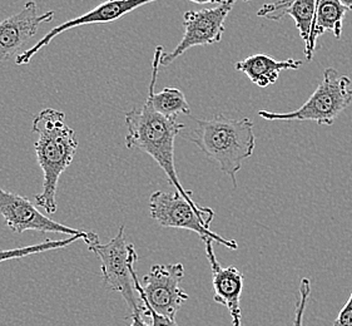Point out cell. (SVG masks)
I'll return each instance as SVG.
<instances>
[{
  "label": "cell",
  "mask_w": 352,
  "mask_h": 326,
  "mask_svg": "<svg viewBox=\"0 0 352 326\" xmlns=\"http://www.w3.org/2000/svg\"><path fill=\"white\" fill-rule=\"evenodd\" d=\"M33 132L38 135L34 149L43 171V191L34 199L36 206L44 211L56 213L58 182L77 153V135L65 123V114L53 108H45L36 114Z\"/></svg>",
  "instance_id": "cell-1"
},
{
  "label": "cell",
  "mask_w": 352,
  "mask_h": 326,
  "mask_svg": "<svg viewBox=\"0 0 352 326\" xmlns=\"http://www.w3.org/2000/svg\"><path fill=\"white\" fill-rule=\"evenodd\" d=\"M208 160L219 163V170L237 187V173L243 162L252 157L256 147L254 122L233 120L219 113L212 120H196V127L187 135Z\"/></svg>",
  "instance_id": "cell-2"
},
{
  "label": "cell",
  "mask_w": 352,
  "mask_h": 326,
  "mask_svg": "<svg viewBox=\"0 0 352 326\" xmlns=\"http://www.w3.org/2000/svg\"><path fill=\"white\" fill-rule=\"evenodd\" d=\"M126 146L129 149H140L152 157L164 171L176 191L179 192L190 205L197 204L192 199V192L186 190L177 175L175 166V141L184 129V123L177 118H169L158 113L148 100L141 108H133L126 113Z\"/></svg>",
  "instance_id": "cell-3"
},
{
  "label": "cell",
  "mask_w": 352,
  "mask_h": 326,
  "mask_svg": "<svg viewBox=\"0 0 352 326\" xmlns=\"http://www.w3.org/2000/svg\"><path fill=\"white\" fill-rule=\"evenodd\" d=\"M350 85L351 79L347 76H341L335 68H327L316 91L302 107L285 113L260 111L258 116L267 121H312L331 126L352 103Z\"/></svg>",
  "instance_id": "cell-4"
},
{
  "label": "cell",
  "mask_w": 352,
  "mask_h": 326,
  "mask_svg": "<svg viewBox=\"0 0 352 326\" xmlns=\"http://www.w3.org/2000/svg\"><path fill=\"white\" fill-rule=\"evenodd\" d=\"M151 217L162 227L182 228L193 231L204 237H211L213 241L223 245L230 250H237L239 245L234 240L211 231V224L214 213L210 207L190 205L178 191H155L149 197Z\"/></svg>",
  "instance_id": "cell-5"
},
{
  "label": "cell",
  "mask_w": 352,
  "mask_h": 326,
  "mask_svg": "<svg viewBox=\"0 0 352 326\" xmlns=\"http://www.w3.org/2000/svg\"><path fill=\"white\" fill-rule=\"evenodd\" d=\"M124 228V225H122L118 234L111 241L106 245L97 243L89 248V251L98 256L103 283L107 287L114 292H120L127 303L131 314L143 315V305L140 296L137 298L138 294L132 276L138 255L133 243L127 241Z\"/></svg>",
  "instance_id": "cell-6"
},
{
  "label": "cell",
  "mask_w": 352,
  "mask_h": 326,
  "mask_svg": "<svg viewBox=\"0 0 352 326\" xmlns=\"http://www.w3.org/2000/svg\"><path fill=\"white\" fill-rule=\"evenodd\" d=\"M0 215L4 217L7 226L16 234L25 231L56 232L69 236L82 235L88 248L99 243V236L93 231H83L62 225L41 213L28 199L0 187Z\"/></svg>",
  "instance_id": "cell-7"
},
{
  "label": "cell",
  "mask_w": 352,
  "mask_h": 326,
  "mask_svg": "<svg viewBox=\"0 0 352 326\" xmlns=\"http://www.w3.org/2000/svg\"><path fill=\"white\" fill-rule=\"evenodd\" d=\"M236 0H225L217 7L190 10L184 15V38L175 50L163 53L161 65L167 67L187 50L197 45L219 43L225 34V21L231 13Z\"/></svg>",
  "instance_id": "cell-8"
},
{
  "label": "cell",
  "mask_w": 352,
  "mask_h": 326,
  "mask_svg": "<svg viewBox=\"0 0 352 326\" xmlns=\"http://www.w3.org/2000/svg\"><path fill=\"white\" fill-rule=\"evenodd\" d=\"M184 266L181 263L155 265L143 277L142 290L155 312L176 319L177 312L190 298L181 287Z\"/></svg>",
  "instance_id": "cell-9"
},
{
  "label": "cell",
  "mask_w": 352,
  "mask_h": 326,
  "mask_svg": "<svg viewBox=\"0 0 352 326\" xmlns=\"http://www.w3.org/2000/svg\"><path fill=\"white\" fill-rule=\"evenodd\" d=\"M153 1H157V0H106V1L100 3L98 7L93 8L92 10L87 12L85 14L56 25V28L52 29L50 33H47L45 36H43L42 39L39 42H36L30 50H25L24 53L16 56L15 63L18 65L30 63L32 58L34 57L38 52H41L56 36L62 34L67 30L82 27V25L103 24V23L118 21L124 15L135 10L137 8L143 7V6H146L148 3H153Z\"/></svg>",
  "instance_id": "cell-10"
},
{
  "label": "cell",
  "mask_w": 352,
  "mask_h": 326,
  "mask_svg": "<svg viewBox=\"0 0 352 326\" xmlns=\"http://www.w3.org/2000/svg\"><path fill=\"white\" fill-rule=\"evenodd\" d=\"M36 1L29 0L21 12L0 21V63L7 62L36 36L43 23H50L54 12L39 14Z\"/></svg>",
  "instance_id": "cell-11"
},
{
  "label": "cell",
  "mask_w": 352,
  "mask_h": 326,
  "mask_svg": "<svg viewBox=\"0 0 352 326\" xmlns=\"http://www.w3.org/2000/svg\"><path fill=\"white\" fill-rule=\"evenodd\" d=\"M204 250L211 265L213 300L225 306L232 319V326H242L241 295L243 290V274L234 266L222 268L213 251V239L204 237Z\"/></svg>",
  "instance_id": "cell-12"
},
{
  "label": "cell",
  "mask_w": 352,
  "mask_h": 326,
  "mask_svg": "<svg viewBox=\"0 0 352 326\" xmlns=\"http://www.w3.org/2000/svg\"><path fill=\"white\" fill-rule=\"evenodd\" d=\"M316 8L317 0H277L263 4L258 9L257 15L270 21H281L285 15H289L295 21L305 43V56L307 57Z\"/></svg>",
  "instance_id": "cell-13"
},
{
  "label": "cell",
  "mask_w": 352,
  "mask_h": 326,
  "mask_svg": "<svg viewBox=\"0 0 352 326\" xmlns=\"http://www.w3.org/2000/svg\"><path fill=\"white\" fill-rule=\"evenodd\" d=\"M303 62L300 59H286L276 61L266 54H254L242 59L234 64L236 71L245 73L254 85L258 87H268L275 85L283 71H296L302 67Z\"/></svg>",
  "instance_id": "cell-14"
},
{
  "label": "cell",
  "mask_w": 352,
  "mask_h": 326,
  "mask_svg": "<svg viewBox=\"0 0 352 326\" xmlns=\"http://www.w3.org/2000/svg\"><path fill=\"white\" fill-rule=\"evenodd\" d=\"M163 47L158 45L155 50V57L152 63V78L149 83L148 97L147 100L155 108L158 113L163 114L169 118H177L178 114H190V107L186 100L184 93L177 88L167 87L161 92L155 93V87L157 83L158 72L161 67V59L163 56Z\"/></svg>",
  "instance_id": "cell-15"
},
{
  "label": "cell",
  "mask_w": 352,
  "mask_h": 326,
  "mask_svg": "<svg viewBox=\"0 0 352 326\" xmlns=\"http://www.w3.org/2000/svg\"><path fill=\"white\" fill-rule=\"evenodd\" d=\"M349 9L340 0H318L314 27L311 32L310 50L306 57L307 62L312 61L316 50L317 38L324 33H332L340 39L344 27V19Z\"/></svg>",
  "instance_id": "cell-16"
},
{
  "label": "cell",
  "mask_w": 352,
  "mask_h": 326,
  "mask_svg": "<svg viewBox=\"0 0 352 326\" xmlns=\"http://www.w3.org/2000/svg\"><path fill=\"white\" fill-rule=\"evenodd\" d=\"M80 239H83L82 235H76V236H69L68 239H64V240H50V239H47L42 243H36V245H32V246L0 250V263L8 261V260L21 259V257H25V256L34 255V254H41V252H45V251H50V250L67 248L68 245H72V243L77 242Z\"/></svg>",
  "instance_id": "cell-17"
},
{
  "label": "cell",
  "mask_w": 352,
  "mask_h": 326,
  "mask_svg": "<svg viewBox=\"0 0 352 326\" xmlns=\"http://www.w3.org/2000/svg\"><path fill=\"white\" fill-rule=\"evenodd\" d=\"M132 276H133L134 287H135V291L141 298L142 305H143V315L151 318V326H178L176 319H172V318H168L166 315L155 312V309L149 305L148 300L146 298L143 290H142L141 281L137 276L135 270L132 272Z\"/></svg>",
  "instance_id": "cell-18"
},
{
  "label": "cell",
  "mask_w": 352,
  "mask_h": 326,
  "mask_svg": "<svg viewBox=\"0 0 352 326\" xmlns=\"http://www.w3.org/2000/svg\"><path fill=\"white\" fill-rule=\"evenodd\" d=\"M300 298L297 300L296 307H295V320H294V326H302L303 316L306 312V306L309 303L311 294L310 279L303 277L300 283Z\"/></svg>",
  "instance_id": "cell-19"
},
{
  "label": "cell",
  "mask_w": 352,
  "mask_h": 326,
  "mask_svg": "<svg viewBox=\"0 0 352 326\" xmlns=\"http://www.w3.org/2000/svg\"><path fill=\"white\" fill-rule=\"evenodd\" d=\"M333 326H352V292L346 305L338 314V319L335 320Z\"/></svg>",
  "instance_id": "cell-20"
},
{
  "label": "cell",
  "mask_w": 352,
  "mask_h": 326,
  "mask_svg": "<svg viewBox=\"0 0 352 326\" xmlns=\"http://www.w3.org/2000/svg\"><path fill=\"white\" fill-rule=\"evenodd\" d=\"M131 319L132 323L129 326H151L142 319V314H131Z\"/></svg>",
  "instance_id": "cell-21"
},
{
  "label": "cell",
  "mask_w": 352,
  "mask_h": 326,
  "mask_svg": "<svg viewBox=\"0 0 352 326\" xmlns=\"http://www.w3.org/2000/svg\"><path fill=\"white\" fill-rule=\"evenodd\" d=\"M192 3H196V4H214V3H222L225 0H190ZM245 1H250V0H245Z\"/></svg>",
  "instance_id": "cell-22"
},
{
  "label": "cell",
  "mask_w": 352,
  "mask_h": 326,
  "mask_svg": "<svg viewBox=\"0 0 352 326\" xmlns=\"http://www.w3.org/2000/svg\"><path fill=\"white\" fill-rule=\"evenodd\" d=\"M349 10H352V0H340Z\"/></svg>",
  "instance_id": "cell-23"
},
{
  "label": "cell",
  "mask_w": 352,
  "mask_h": 326,
  "mask_svg": "<svg viewBox=\"0 0 352 326\" xmlns=\"http://www.w3.org/2000/svg\"><path fill=\"white\" fill-rule=\"evenodd\" d=\"M317 1H318V0H317Z\"/></svg>",
  "instance_id": "cell-24"
}]
</instances>
